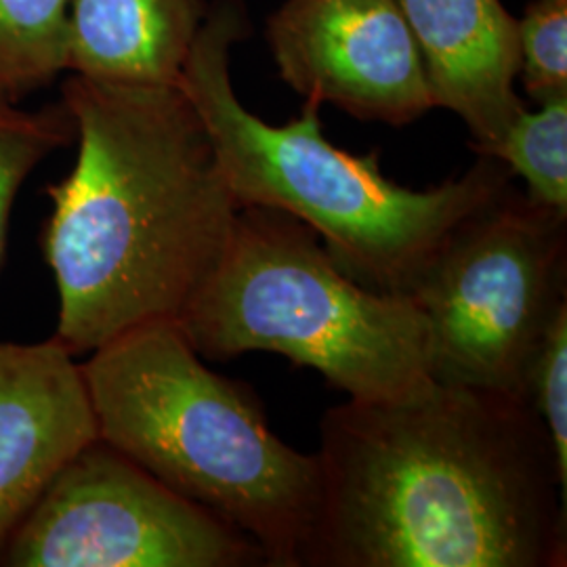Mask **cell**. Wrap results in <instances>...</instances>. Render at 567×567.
<instances>
[{"instance_id": "9c48e42d", "label": "cell", "mask_w": 567, "mask_h": 567, "mask_svg": "<svg viewBox=\"0 0 567 567\" xmlns=\"http://www.w3.org/2000/svg\"><path fill=\"white\" fill-rule=\"evenodd\" d=\"M95 440L74 353L55 337L0 343V550L61 468Z\"/></svg>"}, {"instance_id": "8992f818", "label": "cell", "mask_w": 567, "mask_h": 567, "mask_svg": "<svg viewBox=\"0 0 567 567\" xmlns=\"http://www.w3.org/2000/svg\"><path fill=\"white\" fill-rule=\"evenodd\" d=\"M408 295L425 316L431 377L529 398V372L567 309V215L513 183L456 225Z\"/></svg>"}, {"instance_id": "7a4b0ae2", "label": "cell", "mask_w": 567, "mask_h": 567, "mask_svg": "<svg viewBox=\"0 0 567 567\" xmlns=\"http://www.w3.org/2000/svg\"><path fill=\"white\" fill-rule=\"evenodd\" d=\"M72 171L47 187L42 231L60 295L55 339L74 355L177 322L221 261L240 204L179 84H118L72 74Z\"/></svg>"}, {"instance_id": "7c38bea8", "label": "cell", "mask_w": 567, "mask_h": 567, "mask_svg": "<svg viewBox=\"0 0 567 567\" xmlns=\"http://www.w3.org/2000/svg\"><path fill=\"white\" fill-rule=\"evenodd\" d=\"M70 0H0V97L20 103L68 72Z\"/></svg>"}, {"instance_id": "ba28073f", "label": "cell", "mask_w": 567, "mask_h": 567, "mask_svg": "<svg viewBox=\"0 0 567 567\" xmlns=\"http://www.w3.org/2000/svg\"><path fill=\"white\" fill-rule=\"evenodd\" d=\"M265 39L280 79L303 100L389 126L435 107L398 0H286Z\"/></svg>"}, {"instance_id": "277c9868", "label": "cell", "mask_w": 567, "mask_h": 567, "mask_svg": "<svg viewBox=\"0 0 567 567\" xmlns=\"http://www.w3.org/2000/svg\"><path fill=\"white\" fill-rule=\"evenodd\" d=\"M100 440L264 550L303 567L318 465L282 442L250 386L206 368L175 322L135 328L82 362Z\"/></svg>"}, {"instance_id": "2e32d148", "label": "cell", "mask_w": 567, "mask_h": 567, "mask_svg": "<svg viewBox=\"0 0 567 567\" xmlns=\"http://www.w3.org/2000/svg\"><path fill=\"white\" fill-rule=\"evenodd\" d=\"M527 395L547 426L557 473L567 489V309L550 326L534 360Z\"/></svg>"}, {"instance_id": "3957f363", "label": "cell", "mask_w": 567, "mask_h": 567, "mask_svg": "<svg viewBox=\"0 0 567 567\" xmlns=\"http://www.w3.org/2000/svg\"><path fill=\"white\" fill-rule=\"evenodd\" d=\"M250 37L244 0H213L179 86L198 110L240 206H267L309 225L347 276L405 292L450 231L513 183L505 164L480 156L465 175L412 189L391 182L379 152L328 142L322 103L305 100L295 121L269 124L231 82V49Z\"/></svg>"}, {"instance_id": "8fae6325", "label": "cell", "mask_w": 567, "mask_h": 567, "mask_svg": "<svg viewBox=\"0 0 567 567\" xmlns=\"http://www.w3.org/2000/svg\"><path fill=\"white\" fill-rule=\"evenodd\" d=\"M206 0H70L68 70L91 81L179 84Z\"/></svg>"}, {"instance_id": "6da1fadb", "label": "cell", "mask_w": 567, "mask_h": 567, "mask_svg": "<svg viewBox=\"0 0 567 567\" xmlns=\"http://www.w3.org/2000/svg\"><path fill=\"white\" fill-rule=\"evenodd\" d=\"M303 567H564L567 489L529 398L433 377L326 410Z\"/></svg>"}, {"instance_id": "9a60e30c", "label": "cell", "mask_w": 567, "mask_h": 567, "mask_svg": "<svg viewBox=\"0 0 567 567\" xmlns=\"http://www.w3.org/2000/svg\"><path fill=\"white\" fill-rule=\"evenodd\" d=\"M519 76L529 100L567 95V0H529L517 20Z\"/></svg>"}, {"instance_id": "30bf717a", "label": "cell", "mask_w": 567, "mask_h": 567, "mask_svg": "<svg viewBox=\"0 0 567 567\" xmlns=\"http://www.w3.org/2000/svg\"><path fill=\"white\" fill-rule=\"evenodd\" d=\"M435 107L454 112L471 150L496 142L526 105L515 91L519 34L501 0H398Z\"/></svg>"}, {"instance_id": "52a82bcc", "label": "cell", "mask_w": 567, "mask_h": 567, "mask_svg": "<svg viewBox=\"0 0 567 567\" xmlns=\"http://www.w3.org/2000/svg\"><path fill=\"white\" fill-rule=\"evenodd\" d=\"M13 567H252L264 550L102 440L81 450L0 550Z\"/></svg>"}, {"instance_id": "5bb4252c", "label": "cell", "mask_w": 567, "mask_h": 567, "mask_svg": "<svg viewBox=\"0 0 567 567\" xmlns=\"http://www.w3.org/2000/svg\"><path fill=\"white\" fill-rule=\"evenodd\" d=\"M74 140V118L63 102L21 110L18 103L0 97V267L21 185L42 161Z\"/></svg>"}, {"instance_id": "4fadbf2b", "label": "cell", "mask_w": 567, "mask_h": 567, "mask_svg": "<svg viewBox=\"0 0 567 567\" xmlns=\"http://www.w3.org/2000/svg\"><path fill=\"white\" fill-rule=\"evenodd\" d=\"M477 156L496 158L526 182L532 203L567 215V95L522 110L507 131Z\"/></svg>"}, {"instance_id": "5b68a950", "label": "cell", "mask_w": 567, "mask_h": 567, "mask_svg": "<svg viewBox=\"0 0 567 567\" xmlns=\"http://www.w3.org/2000/svg\"><path fill=\"white\" fill-rule=\"evenodd\" d=\"M175 324L206 360L278 353L351 400H379L431 377L425 316L405 292L347 276L292 215L240 206L231 240Z\"/></svg>"}]
</instances>
